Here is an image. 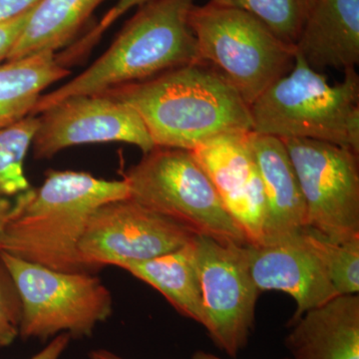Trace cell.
<instances>
[{"instance_id":"obj_11","label":"cell","mask_w":359,"mask_h":359,"mask_svg":"<svg viewBox=\"0 0 359 359\" xmlns=\"http://www.w3.org/2000/svg\"><path fill=\"white\" fill-rule=\"evenodd\" d=\"M32 141L35 159H51L66 148L85 144H130L144 154L156 148L140 116L105 93L72 97L39 114Z\"/></svg>"},{"instance_id":"obj_14","label":"cell","mask_w":359,"mask_h":359,"mask_svg":"<svg viewBox=\"0 0 359 359\" xmlns=\"http://www.w3.org/2000/svg\"><path fill=\"white\" fill-rule=\"evenodd\" d=\"M264 196L263 244L292 237L306 228V212L299 179L282 139L250 133Z\"/></svg>"},{"instance_id":"obj_5","label":"cell","mask_w":359,"mask_h":359,"mask_svg":"<svg viewBox=\"0 0 359 359\" xmlns=\"http://www.w3.org/2000/svg\"><path fill=\"white\" fill-rule=\"evenodd\" d=\"M122 179L130 199L195 235L224 244H249L191 151L156 147L124 172Z\"/></svg>"},{"instance_id":"obj_23","label":"cell","mask_w":359,"mask_h":359,"mask_svg":"<svg viewBox=\"0 0 359 359\" xmlns=\"http://www.w3.org/2000/svg\"><path fill=\"white\" fill-rule=\"evenodd\" d=\"M151 0H118L115 6L104 14L99 23L90 28L88 32H85L79 39L75 40L66 47L62 52L63 60L68 65H75L81 61L100 41L104 33L107 32L116 21L135 7L138 8L139 6Z\"/></svg>"},{"instance_id":"obj_20","label":"cell","mask_w":359,"mask_h":359,"mask_svg":"<svg viewBox=\"0 0 359 359\" xmlns=\"http://www.w3.org/2000/svg\"><path fill=\"white\" fill-rule=\"evenodd\" d=\"M39 124L37 116H28L0 130V226L15 218L34 196L36 188L23 166Z\"/></svg>"},{"instance_id":"obj_28","label":"cell","mask_w":359,"mask_h":359,"mask_svg":"<svg viewBox=\"0 0 359 359\" xmlns=\"http://www.w3.org/2000/svg\"><path fill=\"white\" fill-rule=\"evenodd\" d=\"M89 359H124L117 354L111 353L106 349H95L89 353Z\"/></svg>"},{"instance_id":"obj_29","label":"cell","mask_w":359,"mask_h":359,"mask_svg":"<svg viewBox=\"0 0 359 359\" xmlns=\"http://www.w3.org/2000/svg\"><path fill=\"white\" fill-rule=\"evenodd\" d=\"M192 359H223L219 358L218 356L214 355V354L205 353V351H196L195 353L193 354ZM285 359H290V358H285Z\"/></svg>"},{"instance_id":"obj_10","label":"cell","mask_w":359,"mask_h":359,"mask_svg":"<svg viewBox=\"0 0 359 359\" xmlns=\"http://www.w3.org/2000/svg\"><path fill=\"white\" fill-rule=\"evenodd\" d=\"M195 236L173 219L126 198L101 205L91 215L78 254L88 271L105 266L121 268L181 249Z\"/></svg>"},{"instance_id":"obj_18","label":"cell","mask_w":359,"mask_h":359,"mask_svg":"<svg viewBox=\"0 0 359 359\" xmlns=\"http://www.w3.org/2000/svg\"><path fill=\"white\" fill-rule=\"evenodd\" d=\"M56 53L40 52L0 65V130L32 116L42 92L69 76Z\"/></svg>"},{"instance_id":"obj_21","label":"cell","mask_w":359,"mask_h":359,"mask_svg":"<svg viewBox=\"0 0 359 359\" xmlns=\"http://www.w3.org/2000/svg\"><path fill=\"white\" fill-rule=\"evenodd\" d=\"M240 9L268 26L278 39L294 45L313 0H209Z\"/></svg>"},{"instance_id":"obj_26","label":"cell","mask_w":359,"mask_h":359,"mask_svg":"<svg viewBox=\"0 0 359 359\" xmlns=\"http://www.w3.org/2000/svg\"><path fill=\"white\" fill-rule=\"evenodd\" d=\"M40 0H0V25L32 11Z\"/></svg>"},{"instance_id":"obj_25","label":"cell","mask_w":359,"mask_h":359,"mask_svg":"<svg viewBox=\"0 0 359 359\" xmlns=\"http://www.w3.org/2000/svg\"><path fill=\"white\" fill-rule=\"evenodd\" d=\"M32 11L14 18L13 20L0 25V65L6 62L7 55H8L21 32L25 28L26 21H27L28 16H29Z\"/></svg>"},{"instance_id":"obj_30","label":"cell","mask_w":359,"mask_h":359,"mask_svg":"<svg viewBox=\"0 0 359 359\" xmlns=\"http://www.w3.org/2000/svg\"><path fill=\"white\" fill-rule=\"evenodd\" d=\"M4 240H6V238H4V226H0V252L4 250Z\"/></svg>"},{"instance_id":"obj_17","label":"cell","mask_w":359,"mask_h":359,"mask_svg":"<svg viewBox=\"0 0 359 359\" xmlns=\"http://www.w3.org/2000/svg\"><path fill=\"white\" fill-rule=\"evenodd\" d=\"M105 0H40L7 55L16 60L40 52H53L72 43L97 7Z\"/></svg>"},{"instance_id":"obj_9","label":"cell","mask_w":359,"mask_h":359,"mask_svg":"<svg viewBox=\"0 0 359 359\" xmlns=\"http://www.w3.org/2000/svg\"><path fill=\"white\" fill-rule=\"evenodd\" d=\"M203 327L231 358L247 346L259 290L250 276L245 245L224 244L207 236L194 238Z\"/></svg>"},{"instance_id":"obj_16","label":"cell","mask_w":359,"mask_h":359,"mask_svg":"<svg viewBox=\"0 0 359 359\" xmlns=\"http://www.w3.org/2000/svg\"><path fill=\"white\" fill-rule=\"evenodd\" d=\"M290 359H359V295H337L290 323Z\"/></svg>"},{"instance_id":"obj_27","label":"cell","mask_w":359,"mask_h":359,"mask_svg":"<svg viewBox=\"0 0 359 359\" xmlns=\"http://www.w3.org/2000/svg\"><path fill=\"white\" fill-rule=\"evenodd\" d=\"M70 339L71 337L68 334L56 335L48 346L30 359H59L69 346Z\"/></svg>"},{"instance_id":"obj_24","label":"cell","mask_w":359,"mask_h":359,"mask_svg":"<svg viewBox=\"0 0 359 359\" xmlns=\"http://www.w3.org/2000/svg\"><path fill=\"white\" fill-rule=\"evenodd\" d=\"M22 304L11 273L0 259V349L20 337Z\"/></svg>"},{"instance_id":"obj_4","label":"cell","mask_w":359,"mask_h":359,"mask_svg":"<svg viewBox=\"0 0 359 359\" xmlns=\"http://www.w3.org/2000/svg\"><path fill=\"white\" fill-rule=\"evenodd\" d=\"M252 132L280 139L327 142L359 154V76L344 72L334 85L295 52L289 73L250 106Z\"/></svg>"},{"instance_id":"obj_6","label":"cell","mask_w":359,"mask_h":359,"mask_svg":"<svg viewBox=\"0 0 359 359\" xmlns=\"http://www.w3.org/2000/svg\"><path fill=\"white\" fill-rule=\"evenodd\" d=\"M189 22L201 62L223 73L249 106L294 66V45L245 11L208 1L193 7Z\"/></svg>"},{"instance_id":"obj_19","label":"cell","mask_w":359,"mask_h":359,"mask_svg":"<svg viewBox=\"0 0 359 359\" xmlns=\"http://www.w3.org/2000/svg\"><path fill=\"white\" fill-rule=\"evenodd\" d=\"M195 238V237H194ZM121 269L161 292L178 313L204 323L194 238L181 249Z\"/></svg>"},{"instance_id":"obj_13","label":"cell","mask_w":359,"mask_h":359,"mask_svg":"<svg viewBox=\"0 0 359 359\" xmlns=\"http://www.w3.org/2000/svg\"><path fill=\"white\" fill-rule=\"evenodd\" d=\"M245 250L250 276L259 292L278 290L294 297L297 309L290 321L337 297L306 228L273 244L245 245Z\"/></svg>"},{"instance_id":"obj_8","label":"cell","mask_w":359,"mask_h":359,"mask_svg":"<svg viewBox=\"0 0 359 359\" xmlns=\"http://www.w3.org/2000/svg\"><path fill=\"white\" fill-rule=\"evenodd\" d=\"M282 140L304 196L306 226L332 242L359 238L358 153L311 139Z\"/></svg>"},{"instance_id":"obj_22","label":"cell","mask_w":359,"mask_h":359,"mask_svg":"<svg viewBox=\"0 0 359 359\" xmlns=\"http://www.w3.org/2000/svg\"><path fill=\"white\" fill-rule=\"evenodd\" d=\"M306 231L325 264L337 295L358 294L359 238L337 243L309 226Z\"/></svg>"},{"instance_id":"obj_3","label":"cell","mask_w":359,"mask_h":359,"mask_svg":"<svg viewBox=\"0 0 359 359\" xmlns=\"http://www.w3.org/2000/svg\"><path fill=\"white\" fill-rule=\"evenodd\" d=\"M126 198L129 189L123 179L50 170L25 209L4 224L1 252L56 271H88L78 245L90 217L101 205Z\"/></svg>"},{"instance_id":"obj_2","label":"cell","mask_w":359,"mask_h":359,"mask_svg":"<svg viewBox=\"0 0 359 359\" xmlns=\"http://www.w3.org/2000/svg\"><path fill=\"white\" fill-rule=\"evenodd\" d=\"M197 0H151L139 6L109 48L88 68L50 93L42 94L32 116L72 98L102 93L165 71L200 63L189 16Z\"/></svg>"},{"instance_id":"obj_12","label":"cell","mask_w":359,"mask_h":359,"mask_svg":"<svg viewBox=\"0 0 359 359\" xmlns=\"http://www.w3.org/2000/svg\"><path fill=\"white\" fill-rule=\"evenodd\" d=\"M250 132L222 135L191 152L209 176L248 243L262 245L264 196L261 175L250 148Z\"/></svg>"},{"instance_id":"obj_7","label":"cell","mask_w":359,"mask_h":359,"mask_svg":"<svg viewBox=\"0 0 359 359\" xmlns=\"http://www.w3.org/2000/svg\"><path fill=\"white\" fill-rule=\"evenodd\" d=\"M0 259L20 294L22 339L91 337L113 313L110 290L90 271H56L6 252H0Z\"/></svg>"},{"instance_id":"obj_15","label":"cell","mask_w":359,"mask_h":359,"mask_svg":"<svg viewBox=\"0 0 359 359\" xmlns=\"http://www.w3.org/2000/svg\"><path fill=\"white\" fill-rule=\"evenodd\" d=\"M313 69L346 72L359 65V0H313L294 44Z\"/></svg>"},{"instance_id":"obj_1","label":"cell","mask_w":359,"mask_h":359,"mask_svg":"<svg viewBox=\"0 0 359 359\" xmlns=\"http://www.w3.org/2000/svg\"><path fill=\"white\" fill-rule=\"evenodd\" d=\"M102 93L138 113L156 147L192 151L222 135L252 131L250 106L208 63L181 66Z\"/></svg>"}]
</instances>
